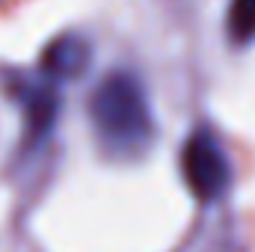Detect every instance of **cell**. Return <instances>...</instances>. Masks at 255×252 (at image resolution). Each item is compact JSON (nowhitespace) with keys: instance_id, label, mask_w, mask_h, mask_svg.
<instances>
[{"instance_id":"cell-1","label":"cell","mask_w":255,"mask_h":252,"mask_svg":"<svg viewBox=\"0 0 255 252\" xmlns=\"http://www.w3.org/2000/svg\"><path fill=\"white\" fill-rule=\"evenodd\" d=\"M89 119L98 142L113 157H139L154 142L148 95L130 71H113L95 86L89 98Z\"/></svg>"},{"instance_id":"cell-2","label":"cell","mask_w":255,"mask_h":252,"mask_svg":"<svg viewBox=\"0 0 255 252\" xmlns=\"http://www.w3.org/2000/svg\"><path fill=\"white\" fill-rule=\"evenodd\" d=\"M181 178L199 202H217L232 187V163L220 139L199 127L181 145Z\"/></svg>"},{"instance_id":"cell-3","label":"cell","mask_w":255,"mask_h":252,"mask_svg":"<svg viewBox=\"0 0 255 252\" xmlns=\"http://www.w3.org/2000/svg\"><path fill=\"white\" fill-rule=\"evenodd\" d=\"M92 60V45L83 36L65 33L60 39H54L45 54H42V68L51 77H77L86 71V65Z\"/></svg>"},{"instance_id":"cell-4","label":"cell","mask_w":255,"mask_h":252,"mask_svg":"<svg viewBox=\"0 0 255 252\" xmlns=\"http://www.w3.org/2000/svg\"><path fill=\"white\" fill-rule=\"evenodd\" d=\"M24 107H27V127H30V136L39 139L42 133H48L54 119H57V107H60V98L51 86H30L24 89Z\"/></svg>"},{"instance_id":"cell-5","label":"cell","mask_w":255,"mask_h":252,"mask_svg":"<svg viewBox=\"0 0 255 252\" xmlns=\"http://www.w3.org/2000/svg\"><path fill=\"white\" fill-rule=\"evenodd\" d=\"M226 30H229V39L235 45L255 42V0H232L229 3Z\"/></svg>"}]
</instances>
